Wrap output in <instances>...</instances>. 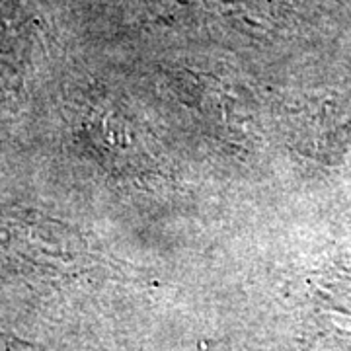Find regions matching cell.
<instances>
[{"label":"cell","instance_id":"6da1fadb","mask_svg":"<svg viewBox=\"0 0 351 351\" xmlns=\"http://www.w3.org/2000/svg\"><path fill=\"white\" fill-rule=\"evenodd\" d=\"M0 351H6V343H4V339L0 338Z\"/></svg>","mask_w":351,"mask_h":351}]
</instances>
